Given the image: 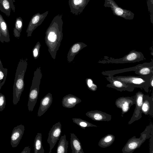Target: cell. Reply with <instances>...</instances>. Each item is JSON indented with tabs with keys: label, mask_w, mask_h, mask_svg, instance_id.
<instances>
[{
	"label": "cell",
	"mask_w": 153,
	"mask_h": 153,
	"mask_svg": "<svg viewBox=\"0 0 153 153\" xmlns=\"http://www.w3.org/2000/svg\"><path fill=\"white\" fill-rule=\"evenodd\" d=\"M27 66L26 59H21L16 70L13 87V103L16 105L19 101L23 91L25 84L24 77Z\"/></svg>",
	"instance_id": "6da1fadb"
},
{
	"label": "cell",
	"mask_w": 153,
	"mask_h": 153,
	"mask_svg": "<svg viewBox=\"0 0 153 153\" xmlns=\"http://www.w3.org/2000/svg\"><path fill=\"white\" fill-rule=\"evenodd\" d=\"M152 76L153 75L149 76H117L114 77V78L134 88H142L147 93L149 87H150V80Z\"/></svg>",
	"instance_id": "7a4b0ae2"
},
{
	"label": "cell",
	"mask_w": 153,
	"mask_h": 153,
	"mask_svg": "<svg viewBox=\"0 0 153 153\" xmlns=\"http://www.w3.org/2000/svg\"><path fill=\"white\" fill-rule=\"evenodd\" d=\"M153 128L152 125L147 126L144 130L140 134L139 138L133 136L129 139L122 149L123 153H132L141 145L151 135V133Z\"/></svg>",
	"instance_id": "3957f363"
},
{
	"label": "cell",
	"mask_w": 153,
	"mask_h": 153,
	"mask_svg": "<svg viewBox=\"0 0 153 153\" xmlns=\"http://www.w3.org/2000/svg\"><path fill=\"white\" fill-rule=\"evenodd\" d=\"M146 59L143 54L140 51L134 50L131 51L129 53L123 57L119 59H114L105 56L102 60L98 62L101 63H125L139 62Z\"/></svg>",
	"instance_id": "277c9868"
},
{
	"label": "cell",
	"mask_w": 153,
	"mask_h": 153,
	"mask_svg": "<svg viewBox=\"0 0 153 153\" xmlns=\"http://www.w3.org/2000/svg\"><path fill=\"white\" fill-rule=\"evenodd\" d=\"M104 1V6L110 8L114 15L127 20H132L134 19V14L132 12L119 6L114 0Z\"/></svg>",
	"instance_id": "5b68a950"
},
{
	"label": "cell",
	"mask_w": 153,
	"mask_h": 153,
	"mask_svg": "<svg viewBox=\"0 0 153 153\" xmlns=\"http://www.w3.org/2000/svg\"><path fill=\"white\" fill-rule=\"evenodd\" d=\"M39 85L40 79L38 80L33 78L29 95L27 104L28 110L30 112L33 111L37 102L39 92Z\"/></svg>",
	"instance_id": "8992f818"
},
{
	"label": "cell",
	"mask_w": 153,
	"mask_h": 153,
	"mask_svg": "<svg viewBox=\"0 0 153 153\" xmlns=\"http://www.w3.org/2000/svg\"><path fill=\"white\" fill-rule=\"evenodd\" d=\"M61 132V124L59 122L53 125L51 128L47 140L50 147L49 153L51 152L52 149L59 140Z\"/></svg>",
	"instance_id": "52a82bcc"
},
{
	"label": "cell",
	"mask_w": 153,
	"mask_h": 153,
	"mask_svg": "<svg viewBox=\"0 0 153 153\" xmlns=\"http://www.w3.org/2000/svg\"><path fill=\"white\" fill-rule=\"evenodd\" d=\"M106 79L110 83L106 85V87L108 88L114 89L121 92L125 91L132 92L134 89L135 88L133 86L115 78L113 76H108Z\"/></svg>",
	"instance_id": "ba28073f"
},
{
	"label": "cell",
	"mask_w": 153,
	"mask_h": 153,
	"mask_svg": "<svg viewBox=\"0 0 153 153\" xmlns=\"http://www.w3.org/2000/svg\"><path fill=\"white\" fill-rule=\"evenodd\" d=\"M141 91L136 93L134 97L135 100V108L133 115L128 122V124H131L134 121L138 120L142 117L141 107L144 95Z\"/></svg>",
	"instance_id": "9c48e42d"
},
{
	"label": "cell",
	"mask_w": 153,
	"mask_h": 153,
	"mask_svg": "<svg viewBox=\"0 0 153 153\" xmlns=\"http://www.w3.org/2000/svg\"><path fill=\"white\" fill-rule=\"evenodd\" d=\"M48 13V11H47L42 14L37 13L33 16L29 22L26 30L28 37L31 36L33 30L42 23L47 17Z\"/></svg>",
	"instance_id": "30bf717a"
},
{
	"label": "cell",
	"mask_w": 153,
	"mask_h": 153,
	"mask_svg": "<svg viewBox=\"0 0 153 153\" xmlns=\"http://www.w3.org/2000/svg\"><path fill=\"white\" fill-rule=\"evenodd\" d=\"M134 98L130 97H121L115 101V104L117 107L121 109L122 114L127 112L131 106L135 104Z\"/></svg>",
	"instance_id": "8fae6325"
},
{
	"label": "cell",
	"mask_w": 153,
	"mask_h": 153,
	"mask_svg": "<svg viewBox=\"0 0 153 153\" xmlns=\"http://www.w3.org/2000/svg\"><path fill=\"white\" fill-rule=\"evenodd\" d=\"M89 0H69L71 12L77 16L81 13L88 4Z\"/></svg>",
	"instance_id": "7c38bea8"
},
{
	"label": "cell",
	"mask_w": 153,
	"mask_h": 153,
	"mask_svg": "<svg viewBox=\"0 0 153 153\" xmlns=\"http://www.w3.org/2000/svg\"><path fill=\"white\" fill-rule=\"evenodd\" d=\"M25 130V126L22 124L14 127L10 137V144L13 148L17 147L19 143Z\"/></svg>",
	"instance_id": "4fadbf2b"
},
{
	"label": "cell",
	"mask_w": 153,
	"mask_h": 153,
	"mask_svg": "<svg viewBox=\"0 0 153 153\" xmlns=\"http://www.w3.org/2000/svg\"><path fill=\"white\" fill-rule=\"evenodd\" d=\"M85 114L93 120L97 121H108L111 120L112 118L110 114L97 110L88 111Z\"/></svg>",
	"instance_id": "5bb4252c"
},
{
	"label": "cell",
	"mask_w": 153,
	"mask_h": 153,
	"mask_svg": "<svg viewBox=\"0 0 153 153\" xmlns=\"http://www.w3.org/2000/svg\"><path fill=\"white\" fill-rule=\"evenodd\" d=\"M52 94L48 93L44 97L40 102L37 116L40 117L43 115L49 108L52 102Z\"/></svg>",
	"instance_id": "9a60e30c"
},
{
	"label": "cell",
	"mask_w": 153,
	"mask_h": 153,
	"mask_svg": "<svg viewBox=\"0 0 153 153\" xmlns=\"http://www.w3.org/2000/svg\"><path fill=\"white\" fill-rule=\"evenodd\" d=\"M142 113L145 115H153V97L144 95L141 107Z\"/></svg>",
	"instance_id": "2e32d148"
},
{
	"label": "cell",
	"mask_w": 153,
	"mask_h": 153,
	"mask_svg": "<svg viewBox=\"0 0 153 153\" xmlns=\"http://www.w3.org/2000/svg\"><path fill=\"white\" fill-rule=\"evenodd\" d=\"M153 63V61L152 60L150 62H146L143 64H139L137 65L128 68H125L120 69H117L110 71H102L101 74L104 75L113 76L117 74L122 73L125 72H126L132 71H136L137 69L140 68L142 66L150 65Z\"/></svg>",
	"instance_id": "e0dca14e"
},
{
	"label": "cell",
	"mask_w": 153,
	"mask_h": 153,
	"mask_svg": "<svg viewBox=\"0 0 153 153\" xmlns=\"http://www.w3.org/2000/svg\"><path fill=\"white\" fill-rule=\"evenodd\" d=\"M82 102L78 97L71 94H68L64 96L62 101V105L64 107L71 108L74 107L77 104Z\"/></svg>",
	"instance_id": "ac0fdd59"
},
{
	"label": "cell",
	"mask_w": 153,
	"mask_h": 153,
	"mask_svg": "<svg viewBox=\"0 0 153 153\" xmlns=\"http://www.w3.org/2000/svg\"><path fill=\"white\" fill-rule=\"evenodd\" d=\"M0 32L3 42H9L10 41L7 25L0 14Z\"/></svg>",
	"instance_id": "d6986e66"
},
{
	"label": "cell",
	"mask_w": 153,
	"mask_h": 153,
	"mask_svg": "<svg viewBox=\"0 0 153 153\" xmlns=\"http://www.w3.org/2000/svg\"><path fill=\"white\" fill-rule=\"evenodd\" d=\"M70 144L72 153H84L78 138L74 133H71Z\"/></svg>",
	"instance_id": "ffe728a7"
},
{
	"label": "cell",
	"mask_w": 153,
	"mask_h": 153,
	"mask_svg": "<svg viewBox=\"0 0 153 153\" xmlns=\"http://www.w3.org/2000/svg\"><path fill=\"white\" fill-rule=\"evenodd\" d=\"M115 140V137L112 134H108L99 141L98 145L100 147L105 148L111 145Z\"/></svg>",
	"instance_id": "44dd1931"
},
{
	"label": "cell",
	"mask_w": 153,
	"mask_h": 153,
	"mask_svg": "<svg viewBox=\"0 0 153 153\" xmlns=\"http://www.w3.org/2000/svg\"><path fill=\"white\" fill-rule=\"evenodd\" d=\"M135 73L139 75L149 76L153 75V63L144 66L137 69Z\"/></svg>",
	"instance_id": "7402d4cb"
},
{
	"label": "cell",
	"mask_w": 153,
	"mask_h": 153,
	"mask_svg": "<svg viewBox=\"0 0 153 153\" xmlns=\"http://www.w3.org/2000/svg\"><path fill=\"white\" fill-rule=\"evenodd\" d=\"M68 145V141L66 140L65 135L62 136L58 144L56 153H67Z\"/></svg>",
	"instance_id": "603a6c76"
},
{
	"label": "cell",
	"mask_w": 153,
	"mask_h": 153,
	"mask_svg": "<svg viewBox=\"0 0 153 153\" xmlns=\"http://www.w3.org/2000/svg\"><path fill=\"white\" fill-rule=\"evenodd\" d=\"M34 153H44V150L42 145V134L37 133L34 142Z\"/></svg>",
	"instance_id": "cb8c5ba5"
},
{
	"label": "cell",
	"mask_w": 153,
	"mask_h": 153,
	"mask_svg": "<svg viewBox=\"0 0 153 153\" xmlns=\"http://www.w3.org/2000/svg\"><path fill=\"white\" fill-rule=\"evenodd\" d=\"M23 26V21L20 17H17L16 19L14 27L13 28V35L15 37L19 38Z\"/></svg>",
	"instance_id": "d4e9b609"
},
{
	"label": "cell",
	"mask_w": 153,
	"mask_h": 153,
	"mask_svg": "<svg viewBox=\"0 0 153 153\" xmlns=\"http://www.w3.org/2000/svg\"><path fill=\"white\" fill-rule=\"evenodd\" d=\"M11 7L8 0H0V10L8 17L10 15Z\"/></svg>",
	"instance_id": "484cf974"
},
{
	"label": "cell",
	"mask_w": 153,
	"mask_h": 153,
	"mask_svg": "<svg viewBox=\"0 0 153 153\" xmlns=\"http://www.w3.org/2000/svg\"><path fill=\"white\" fill-rule=\"evenodd\" d=\"M72 120L74 123L83 129H85L86 128L88 127H97V126L80 118H73Z\"/></svg>",
	"instance_id": "4316f807"
},
{
	"label": "cell",
	"mask_w": 153,
	"mask_h": 153,
	"mask_svg": "<svg viewBox=\"0 0 153 153\" xmlns=\"http://www.w3.org/2000/svg\"><path fill=\"white\" fill-rule=\"evenodd\" d=\"M7 72V69L0 67V91L1 87L5 82Z\"/></svg>",
	"instance_id": "83f0119b"
},
{
	"label": "cell",
	"mask_w": 153,
	"mask_h": 153,
	"mask_svg": "<svg viewBox=\"0 0 153 153\" xmlns=\"http://www.w3.org/2000/svg\"><path fill=\"white\" fill-rule=\"evenodd\" d=\"M86 46V45L83 43L75 44L71 48V53L73 55L76 54L82 48Z\"/></svg>",
	"instance_id": "f1b7e54d"
},
{
	"label": "cell",
	"mask_w": 153,
	"mask_h": 153,
	"mask_svg": "<svg viewBox=\"0 0 153 153\" xmlns=\"http://www.w3.org/2000/svg\"><path fill=\"white\" fill-rule=\"evenodd\" d=\"M153 0H148L147 2L148 10L150 13L151 22L153 23Z\"/></svg>",
	"instance_id": "f546056e"
},
{
	"label": "cell",
	"mask_w": 153,
	"mask_h": 153,
	"mask_svg": "<svg viewBox=\"0 0 153 153\" xmlns=\"http://www.w3.org/2000/svg\"><path fill=\"white\" fill-rule=\"evenodd\" d=\"M6 99L4 95L0 93V111H2L5 108Z\"/></svg>",
	"instance_id": "4dcf8cb0"
},
{
	"label": "cell",
	"mask_w": 153,
	"mask_h": 153,
	"mask_svg": "<svg viewBox=\"0 0 153 153\" xmlns=\"http://www.w3.org/2000/svg\"><path fill=\"white\" fill-rule=\"evenodd\" d=\"M87 84L89 89L92 91H95L97 89V85L94 84L91 79H88L87 81Z\"/></svg>",
	"instance_id": "1f68e13d"
},
{
	"label": "cell",
	"mask_w": 153,
	"mask_h": 153,
	"mask_svg": "<svg viewBox=\"0 0 153 153\" xmlns=\"http://www.w3.org/2000/svg\"><path fill=\"white\" fill-rule=\"evenodd\" d=\"M38 48L37 45L33 49V54L34 57L36 58L38 56Z\"/></svg>",
	"instance_id": "d6a6232c"
},
{
	"label": "cell",
	"mask_w": 153,
	"mask_h": 153,
	"mask_svg": "<svg viewBox=\"0 0 153 153\" xmlns=\"http://www.w3.org/2000/svg\"><path fill=\"white\" fill-rule=\"evenodd\" d=\"M9 1L11 7V10L13 12H15V6L13 3L15 2L16 0H8Z\"/></svg>",
	"instance_id": "836d02e7"
},
{
	"label": "cell",
	"mask_w": 153,
	"mask_h": 153,
	"mask_svg": "<svg viewBox=\"0 0 153 153\" xmlns=\"http://www.w3.org/2000/svg\"><path fill=\"white\" fill-rule=\"evenodd\" d=\"M31 149L29 146L25 147L21 153H30Z\"/></svg>",
	"instance_id": "e575fe53"
},
{
	"label": "cell",
	"mask_w": 153,
	"mask_h": 153,
	"mask_svg": "<svg viewBox=\"0 0 153 153\" xmlns=\"http://www.w3.org/2000/svg\"><path fill=\"white\" fill-rule=\"evenodd\" d=\"M153 76H152L150 80V87L153 88Z\"/></svg>",
	"instance_id": "d590c367"
},
{
	"label": "cell",
	"mask_w": 153,
	"mask_h": 153,
	"mask_svg": "<svg viewBox=\"0 0 153 153\" xmlns=\"http://www.w3.org/2000/svg\"><path fill=\"white\" fill-rule=\"evenodd\" d=\"M0 67H1V68L3 67V65H2V63L1 62V60L0 59Z\"/></svg>",
	"instance_id": "8d00e7d4"
},
{
	"label": "cell",
	"mask_w": 153,
	"mask_h": 153,
	"mask_svg": "<svg viewBox=\"0 0 153 153\" xmlns=\"http://www.w3.org/2000/svg\"><path fill=\"white\" fill-rule=\"evenodd\" d=\"M0 41L2 42V43H4V42H3V41L2 40V39L1 38V33H0Z\"/></svg>",
	"instance_id": "74e56055"
}]
</instances>
